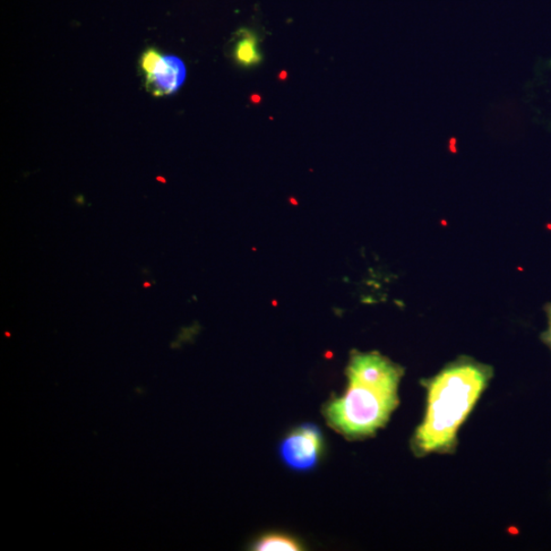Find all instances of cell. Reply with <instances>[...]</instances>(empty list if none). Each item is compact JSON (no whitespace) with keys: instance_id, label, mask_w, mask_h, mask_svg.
<instances>
[{"instance_id":"6da1fadb","label":"cell","mask_w":551,"mask_h":551,"mask_svg":"<svg viewBox=\"0 0 551 551\" xmlns=\"http://www.w3.org/2000/svg\"><path fill=\"white\" fill-rule=\"evenodd\" d=\"M402 374L400 366L377 352H358L348 366L346 394L326 410L329 424L348 438L374 434L398 407Z\"/></svg>"},{"instance_id":"7a4b0ae2","label":"cell","mask_w":551,"mask_h":551,"mask_svg":"<svg viewBox=\"0 0 551 551\" xmlns=\"http://www.w3.org/2000/svg\"><path fill=\"white\" fill-rule=\"evenodd\" d=\"M492 369L462 359L446 367L428 383V404L423 423L413 438L419 455L450 452L456 434L484 391Z\"/></svg>"},{"instance_id":"3957f363","label":"cell","mask_w":551,"mask_h":551,"mask_svg":"<svg viewBox=\"0 0 551 551\" xmlns=\"http://www.w3.org/2000/svg\"><path fill=\"white\" fill-rule=\"evenodd\" d=\"M323 451V436L316 425L306 424L292 431L280 446L281 458L288 467L306 472L313 469Z\"/></svg>"},{"instance_id":"277c9868","label":"cell","mask_w":551,"mask_h":551,"mask_svg":"<svg viewBox=\"0 0 551 551\" xmlns=\"http://www.w3.org/2000/svg\"><path fill=\"white\" fill-rule=\"evenodd\" d=\"M185 66L178 57H161L153 70L146 75V84L154 96L176 92L184 83Z\"/></svg>"},{"instance_id":"5b68a950","label":"cell","mask_w":551,"mask_h":551,"mask_svg":"<svg viewBox=\"0 0 551 551\" xmlns=\"http://www.w3.org/2000/svg\"><path fill=\"white\" fill-rule=\"evenodd\" d=\"M234 58L244 67H253L261 63L262 56L258 50V41L252 32L240 31L234 47Z\"/></svg>"},{"instance_id":"8992f818","label":"cell","mask_w":551,"mask_h":551,"mask_svg":"<svg viewBox=\"0 0 551 551\" xmlns=\"http://www.w3.org/2000/svg\"><path fill=\"white\" fill-rule=\"evenodd\" d=\"M258 551L300 550L301 546L296 540L282 534H270L256 542L254 546Z\"/></svg>"},{"instance_id":"52a82bcc","label":"cell","mask_w":551,"mask_h":551,"mask_svg":"<svg viewBox=\"0 0 551 551\" xmlns=\"http://www.w3.org/2000/svg\"><path fill=\"white\" fill-rule=\"evenodd\" d=\"M548 314V329L545 333L544 338L547 346L551 348V306L547 308Z\"/></svg>"},{"instance_id":"ba28073f","label":"cell","mask_w":551,"mask_h":551,"mask_svg":"<svg viewBox=\"0 0 551 551\" xmlns=\"http://www.w3.org/2000/svg\"><path fill=\"white\" fill-rule=\"evenodd\" d=\"M253 99L255 100V103L257 102V100L260 101V98H258L257 96L253 97Z\"/></svg>"}]
</instances>
